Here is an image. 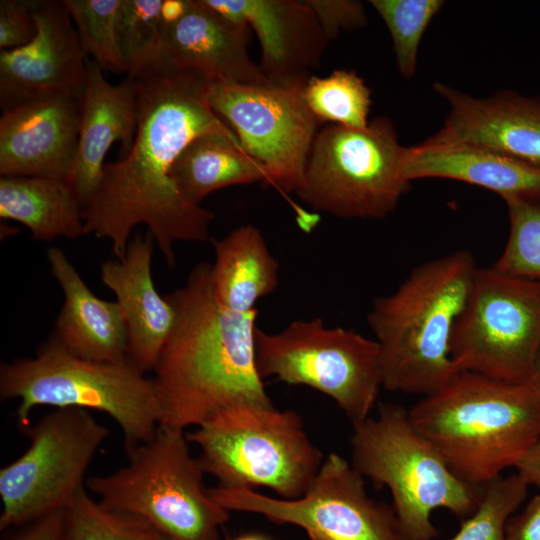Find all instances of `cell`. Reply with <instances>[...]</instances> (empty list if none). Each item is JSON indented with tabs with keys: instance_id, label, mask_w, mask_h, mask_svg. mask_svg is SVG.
Returning a JSON list of instances; mask_svg holds the SVG:
<instances>
[{
	"instance_id": "836d02e7",
	"label": "cell",
	"mask_w": 540,
	"mask_h": 540,
	"mask_svg": "<svg viewBox=\"0 0 540 540\" xmlns=\"http://www.w3.org/2000/svg\"><path fill=\"white\" fill-rule=\"evenodd\" d=\"M317 16L329 41L341 32H350L367 25L368 18L361 1L304 0Z\"/></svg>"
},
{
	"instance_id": "7402d4cb",
	"label": "cell",
	"mask_w": 540,
	"mask_h": 540,
	"mask_svg": "<svg viewBox=\"0 0 540 540\" xmlns=\"http://www.w3.org/2000/svg\"><path fill=\"white\" fill-rule=\"evenodd\" d=\"M47 260L64 294L52 336L69 352L86 360H128L127 329L118 303L94 295L62 249L50 247Z\"/></svg>"
},
{
	"instance_id": "1f68e13d",
	"label": "cell",
	"mask_w": 540,
	"mask_h": 540,
	"mask_svg": "<svg viewBox=\"0 0 540 540\" xmlns=\"http://www.w3.org/2000/svg\"><path fill=\"white\" fill-rule=\"evenodd\" d=\"M528 487L517 473L485 485L478 508L449 540H506V522L526 499Z\"/></svg>"
},
{
	"instance_id": "9a60e30c",
	"label": "cell",
	"mask_w": 540,
	"mask_h": 540,
	"mask_svg": "<svg viewBox=\"0 0 540 540\" xmlns=\"http://www.w3.org/2000/svg\"><path fill=\"white\" fill-rule=\"evenodd\" d=\"M33 12L35 37L0 52L2 112L47 94L81 99L85 88L88 58L64 0H34Z\"/></svg>"
},
{
	"instance_id": "9c48e42d",
	"label": "cell",
	"mask_w": 540,
	"mask_h": 540,
	"mask_svg": "<svg viewBox=\"0 0 540 540\" xmlns=\"http://www.w3.org/2000/svg\"><path fill=\"white\" fill-rule=\"evenodd\" d=\"M407 149L387 117L362 129L327 124L314 139L296 194L312 209L339 218H384L410 187Z\"/></svg>"
},
{
	"instance_id": "e0dca14e",
	"label": "cell",
	"mask_w": 540,
	"mask_h": 540,
	"mask_svg": "<svg viewBox=\"0 0 540 540\" xmlns=\"http://www.w3.org/2000/svg\"><path fill=\"white\" fill-rule=\"evenodd\" d=\"M80 98L47 94L2 112L1 176L66 181L79 136Z\"/></svg>"
},
{
	"instance_id": "f35d334b",
	"label": "cell",
	"mask_w": 540,
	"mask_h": 540,
	"mask_svg": "<svg viewBox=\"0 0 540 540\" xmlns=\"http://www.w3.org/2000/svg\"><path fill=\"white\" fill-rule=\"evenodd\" d=\"M187 5L188 0H163L160 11L163 25H171L182 18Z\"/></svg>"
},
{
	"instance_id": "f546056e",
	"label": "cell",
	"mask_w": 540,
	"mask_h": 540,
	"mask_svg": "<svg viewBox=\"0 0 540 540\" xmlns=\"http://www.w3.org/2000/svg\"><path fill=\"white\" fill-rule=\"evenodd\" d=\"M370 5L385 22L393 42L398 71L412 78L417 69L420 41L442 0H371Z\"/></svg>"
},
{
	"instance_id": "30bf717a",
	"label": "cell",
	"mask_w": 540,
	"mask_h": 540,
	"mask_svg": "<svg viewBox=\"0 0 540 540\" xmlns=\"http://www.w3.org/2000/svg\"><path fill=\"white\" fill-rule=\"evenodd\" d=\"M261 377L304 385L331 398L352 425L368 417L383 388L380 349L375 339L322 319L295 320L255 336Z\"/></svg>"
},
{
	"instance_id": "4dcf8cb0",
	"label": "cell",
	"mask_w": 540,
	"mask_h": 540,
	"mask_svg": "<svg viewBox=\"0 0 540 540\" xmlns=\"http://www.w3.org/2000/svg\"><path fill=\"white\" fill-rule=\"evenodd\" d=\"M503 200L508 210L509 235L493 267L540 281V203L518 197Z\"/></svg>"
},
{
	"instance_id": "8992f818",
	"label": "cell",
	"mask_w": 540,
	"mask_h": 540,
	"mask_svg": "<svg viewBox=\"0 0 540 540\" xmlns=\"http://www.w3.org/2000/svg\"><path fill=\"white\" fill-rule=\"evenodd\" d=\"M186 431L158 426L126 451L118 470L88 477L86 488L107 510L148 524L165 540H219L229 511L211 496Z\"/></svg>"
},
{
	"instance_id": "7a4b0ae2",
	"label": "cell",
	"mask_w": 540,
	"mask_h": 540,
	"mask_svg": "<svg viewBox=\"0 0 540 540\" xmlns=\"http://www.w3.org/2000/svg\"><path fill=\"white\" fill-rule=\"evenodd\" d=\"M166 297L176 317L152 378L159 426L185 431L233 405H273L256 362L258 310L236 313L221 306L205 262Z\"/></svg>"
},
{
	"instance_id": "cb8c5ba5",
	"label": "cell",
	"mask_w": 540,
	"mask_h": 540,
	"mask_svg": "<svg viewBox=\"0 0 540 540\" xmlns=\"http://www.w3.org/2000/svg\"><path fill=\"white\" fill-rule=\"evenodd\" d=\"M213 246L211 284L221 306L248 313L256 309L258 300L277 289L280 265L257 227L239 226L214 240Z\"/></svg>"
},
{
	"instance_id": "8fae6325",
	"label": "cell",
	"mask_w": 540,
	"mask_h": 540,
	"mask_svg": "<svg viewBox=\"0 0 540 540\" xmlns=\"http://www.w3.org/2000/svg\"><path fill=\"white\" fill-rule=\"evenodd\" d=\"M539 352L540 281L478 267L451 338L458 371L529 383Z\"/></svg>"
},
{
	"instance_id": "52a82bcc",
	"label": "cell",
	"mask_w": 540,
	"mask_h": 540,
	"mask_svg": "<svg viewBox=\"0 0 540 540\" xmlns=\"http://www.w3.org/2000/svg\"><path fill=\"white\" fill-rule=\"evenodd\" d=\"M204 474L223 488L264 487L283 499L304 495L325 459L309 438L302 416L274 405L243 403L225 408L193 431Z\"/></svg>"
},
{
	"instance_id": "f1b7e54d",
	"label": "cell",
	"mask_w": 540,
	"mask_h": 540,
	"mask_svg": "<svg viewBox=\"0 0 540 540\" xmlns=\"http://www.w3.org/2000/svg\"><path fill=\"white\" fill-rule=\"evenodd\" d=\"M163 0H122L118 18V40L128 77L161 58Z\"/></svg>"
},
{
	"instance_id": "4316f807",
	"label": "cell",
	"mask_w": 540,
	"mask_h": 540,
	"mask_svg": "<svg viewBox=\"0 0 540 540\" xmlns=\"http://www.w3.org/2000/svg\"><path fill=\"white\" fill-rule=\"evenodd\" d=\"M303 95L319 123L357 129L369 125L371 90L354 71L337 69L325 77L312 76Z\"/></svg>"
},
{
	"instance_id": "5bb4252c",
	"label": "cell",
	"mask_w": 540,
	"mask_h": 540,
	"mask_svg": "<svg viewBox=\"0 0 540 540\" xmlns=\"http://www.w3.org/2000/svg\"><path fill=\"white\" fill-rule=\"evenodd\" d=\"M304 88L211 80L212 110L236 134L244 151L266 169L267 185L283 194L300 188L319 122Z\"/></svg>"
},
{
	"instance_id": "ffe728a7",
	"label": "cell",
	"mask_w": 540,
	"mask_h": 540,
	"mask_svg": "<svg viewBox=\"0 0 540 540\" xmlns=\"http://www.w3.org/2000/svg\"><path fill=\"white\" fill-rule=\"evenodd\" d=\"M154 238L137 233L121 259L100 266L102 282L116 296L126 324L128 359L143 373L154 371L175 323V309L155 288L151 274Z\"/></svg>"
},
{
	"instance_id": "d4e9b609",
	"label": "cell",
	"mask_w": 540,
	"mask_h": 540,
	"mask_svg": "<svg viewBox=\"0 0 540 540\" xmlns=\"http://www.w3.org/2000/svg\"><path fill=\"white\" fill-rule=\"evenodd\" d=\"M0 217L23 224L40 241L85 235L83 207L64 181L1 176Z\"/></svg>"
},
{
	"instance_id": "3957f363",
	"label": "cell",
	"mask_w": 540,
	"mask_h": 540,
	"mask_svg": "<svg viewBox=\"0 0 540 540\" xmlns=\"http://www.w3.org/2000/svg\"><path fill=\"white\" fill-rule=\"evenodd\" d=\"M477 269L471 252L457 250L422 263L394 292L373 300L367 322L384 389L424 397L459 372L451 338Z\"/></svg>"
},
{
	"instance_id": "83f0119b",
	"label": "cell",
	"mask_w": 540,
	"mask_h": 540,
	"mask_svg": "<svg viewBox=\"0 0 540 540\" xmlns=\"http://www.w3.org/2000/svg\"><path fill=\"white\" fill-rule=\"evenodd\" d=\"M86 56L103 71L122 74L126 66L118 40L122 0H64Z\"/></svg>"
},
{
	"instance_id": "e575fe53",
	"label": "cell",
	"mask_w": 540,
	"mask_h": 540,
	"mask_svg": "<svg viewBox=\"0 0 540 540\" xmlns=\"http://www.w3.org/2000/svg\"><path fill=\"white\" fill-rule=\"evenodd\" d=\"M34 0L0 1V48L11 50L28 44L36 35Z\"/></svg>"
},
{
	"instance_id": "5b68a950",
	"label": "cell",
	"mask_w": 540,
	"mask_h": 540,
	"mask_svg": "<svg viewBox=\"0 0 540 540\" xmlns=\"http://www.w3.org/2000/svg\"><path fill=\"white\" fill-rule=\"evenodd\" d=\"M0 395L17 399V422L22 431L39 406L79 408L109 415L120 427L125 450L149 441L159 426L160 408L155 384L129 359L96 362L74 355L53 336L35 357L2 363Z\"/></svg>"
},
{
	"instance_id": "d6986e66",
	"label": "cell",
	"mask_w": 540,
	"mask_h": 540,
	"mask_svg": "<svg viewBox=\"0 0 540 540\" xmlns=\"http://www.w3.org/2000/svg\"><path fill=\"white\" fill-rule=\"evenodd\" d=\"M139 117L137 86L126 77L119 84L106 80L103 70L87 60V77L80 100V125L75 157L66 185L81 206L89 203L99 185L105 156L115 142L121 156L130 151Z\"/></svg>"
},
{
	"instance_id": "603a6c76",
	"label": "cell",
	"mask_w": 540,
	"mask_h": 540,
	"mask_svg": "<svg viewBox=\"0 0 540 540\" xmlns=\"http://www.w3.org/2000/svg\"><path fill=\"white\" fill-rule=\"evenodd\" d=\"M405 175L411 183L444 178L477 185L500 195L540 203V166L488 149L427 139L408 147Z\"/></svg>"
},
{
	"instance_id": "74e56055",
	"label": "cell",
	"mask_w": 540,
	"mask_h": 540,
	"mask_svg": "<svg viewBox=\"0 0 540 540\" xmlns=\"http://www.w3.org/2000/svg\"><path fill=\"white\" fill-rule=\"evenodd\" d=\"M514 468L528 486L536 487L540 493V437L526 450Z\"/></svg>"
},
{
	"instance_id": "277c9868",
	"label": "cell",
	"mask_w": 540,
	"mask_h": 540,
	"mask_svg": "<svg viewBox=\"0 0 540 540\" xmlns=\"http://www.w3.org/2000/svg\"><path fill=\"white\" fill-rule=\"evenodd\" d=\"M408 413L450 470L479 488L514 468L540 437V399L529 383L473 372H458Z\"/></svg>"
},
{
	"instance_id": "ab89813d",
	"label": "cell",
	"mask_w": 540,
	"mask_h": 540,
	"mask_svg": "<svg viewBox=\"0 0 540 540\" xmlns=\"http://www.w3.org/2000/svg\"><path fill=\"white\" fill-rule=\"evenodd\" d=\"M529 384L531 385V387L533 388V390L535 391V393L540 399V352L537 357L534 371L529 381Z\"/></svg>"
},
{
	"instance_id": "7c38bea8",
	"label": "cell",
	"mask_w": 540,
	"mask_h": 540,
	"mask_svg": "<svg viewBox=\"0 0 540 540\" xmlns=\"http://www.w3.org/2000/svg\"><path fill=\"white\" fill-rule=\"evenodd\" d=\"M24 453L0 470V529L68 509L86 487L87 469L109 435L88 410L59 408L24 430Z\"/></svg>"
},
{
	"instance_id": "60d3db41",
	"label": "cell",
	"mask_w": 540,
	"mask_h": 540,
	"mask_svg": "<svg viewBox=\"0 0 540 540\" xmlns=\"http://www.w3.org/2000/svg\"><path fill=\"white\" fill-rule=\"evenodd\" d=\"M233 540H267L265 537L256 534H247L239 536Z\"/></svg>"
},
{
	"instance_id": "d6a6232c",
	"label": "cell",
	"mask_w": 540,
	"mask_h": 540,
	"mask_svg": "<svg viewBox=\"0 0 540 540\" xmlns=\"http://www.w3.org/2000/svg\"><path fill=\"white\" fill-rule=\"evenodd\" d=\"M68 513L70 540H165L148 524L107 510L85 489Z\"/></svg>"
},
{
	"instance_id": "44dd1931",
	"label": "cell",
	"mask_w": 540,
	"mask_h": 540,
	"mask_svg": "<svg viewBox=\"0 0 540 540\" xmlns=\"http://www.w3.org/2000/svg\"><path fill=\"white\" fill-rule=\"evenodd\" d=\"M250 31L247 23L220 14L205 0H188L182 18L163 25L161 57L211 80L268 85L249 56Z\"/></svg>"
},
{
	"instance_id": "8d00e7d4",
	"label": "cell",
	"mask_w": 540,
	"mask_h": 540,
	"mask_svg": "<svg viewBox=\"0 0 540 540\" xmlns=\"http://www.w3.org/2000/svg\"><path fill=\"white\" fill-rule=\"evenodd\" d=\"M506 540H540V493L505 525Z\"/></svg>"
},
{
	"instance_id": "4fadbf2b",
	"label": "cell",
	"mask_w": 540,
	"mask_h": 540,
	"mask_svg": "<svg viewBox=\"0 0 540 540\" xmlns=\"http://www.w3.org/2000/svg\"><path fill=\"white\" fill-rule=\"evenodd\" d=\"M365 478L343 456H325L309 490L283 499L253 489L209 488L227 511L254 513L302 529L310 540H407L393 507L372 499Z\"/></svg>"
},
{
	"instance_id": "ac0fdd59",
	"label": "cell",
	"mask_w": 540,
	"mask_h": 540,
	"mask_svg": "<svg viewBox=\"0 0 540 540\" xmlns=\"http://www.w3.org/2000/svg\"><path fill=\"white\" fill-rule=\"evenodd\" d=\"M433 88L450 110L430 139L476 146L540 166V97L500 91L475 98L441 82Z\"/></svg>"
},
{
	"instance_id": "ba28073f",
	"label": "cell",
	"mask_w": 540,
	"mask_h": 540,
	"mask_svg": "<svg viewBox=\"0 0 540 540\" xmlns=\"http://www.w3.org/2000/svg\"><path fill=\"white\" fill-rule=\"evenodd\" d=\"M351 463L377 487H386L407 540H434L431 522L437 508L469 517L484 487L460 480L435 447L415 428L408 410L380 403L375 417L352 425Z\"/></svg>"
},
{
	"instance_id": "d590c367",
	"label": "cell",
	"mask_w": 540,
	"mask_h": 540,
	"mask_svg": "<svg viewBox=\"0 0 540 540\" xmlns=\"http://www.w3.org/2000/svg\"><path fill=\"white\" fill-rule=\"evenodd\" d=\"M13 529V534L6 540H70L68 509L51 513Z\"/></svg>"
},
{
	"instance_id": "6da1fadb",
	"label": "cell",
	"mask_w": 540,
	"mask_h": 540,
	"mask_svg": "<svg viewBox=\"0 0 540 540\" xmlns=\"http://www.w3.org/2000/svg\"><path fill=\"white\" fill-rule=\"evenodd\" d=\"M134 78L139 117L128 154L105 163L99 185L83 209L86 234L107 239L116 259L125 256L132 230L148 227L169 267L177 242L209 239L212 211L187 200L172 169L196 138L218 134L238 140L211 108V79L161 57ZM239 141V140H238Z\"/></svg>"
},
{
	"instance_id": "2e32d148",
	"label": "cell",
	"mask_w": 540,
	"mask_h": 540,
	"mask_svg": "<svg viewBox=\"0 0 540 540\" xmlns=\"http://www.w3.org/2000/svg\"><path fill=\"white\" fill-rule=\"evenodd\" d=\"M205 1L255 32L261 48L258 67L271 85L304 88L329 42L304 0Z\"/></svg>"
},
{
	"instance_id": "484cf974",
	"label": "cell",
	"mask_w": 540,
	"mask_h": 540,
	"mask_svg": "<svg viewBox=\"0 0 540 540\" xmlns=\"http://www.w3.org/2000/svg\"><path fill=\"white\" fill-rule=\"evenodd\" d=\"M172 177L182 195L196 205L229 186L268 182L264 166L238 140L218 134L194 139L175 162Z\"/></svg>"
}]
</instances>
